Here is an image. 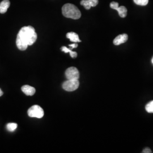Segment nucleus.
<instances>
[{
    "label": "nucleus",
    "mask_w": 153,
    "mask_h": 153,
    "mask_svg": "<svg viewBox=\"0 0 153 153\" xmlns=\"http://www.w3.org/2000/svg\"><path fill=\"white\" fill-rule=\"evenodd\" d=\"M37 39V33L35 28L31 26H25L20 30L17 35L16 44L21 51H25L28 45H31Z\"/></svg>",
    "instance_id": "1"
},
{
    "label": "nucleus",
    "mask_w": 153,
    "mask_h": 153,
    "mask_svg": "<svg viewBox=\"0 0 153 153\" xmlns=\"http://www.w3.org/2000/svg\"><path fill=\"white\" fill-rule=\"evenodd\" d=\"M63 16L73 19H78L81 16V13L76 6L71 4H66L62 7Z\"/></svg>",
    "instance_id": "2"
},
{
    "label": "nucleus",
    "mask_w": 153,
    "mask_h": 153,
    "mask_svg": "<svg viewBox=\"0 0 153 153\" xmlns=\"http://www.w3.org/2000/svg\"><path fill=\"white\" fill-rule=\"evenodd\" d=\"M28 115L31 117L41 119L44 116V110L38 105H34L28 110Z\"/></svg>",
    "instance_id": "3"
},
{
    "label": "nucleus",
    "mask_w": 153,
    "mask_h": 153,
    "mask_svg": "<svg viewBox=\"0 0 153 153\" xmlns=\"http://www.w3.org/2000/svg\"><path fill=\"white\" fill-rule=\"evenodd\" d=\"M79 85L78 79H68L62 84V88L67 91H73L76 90Z\"/></svg>",
    "instance_id": "4"
},
{
    "label": "nucleus",
    "mask_w": 153,
    "mask_h": 153,
    "mask_svg": "<svg viewBox=\"0 0 153 153\" xmlns=\"http://www.w3.org/2000/svg\"><path fill=\"white\" fill-rule=\"evenodd\" d=\"M65 76L68 79H78L79 73L75 67H71L66 69Z\"/></svg>",
    "instance_id": "5"
},
{
    "label": "nucleus",
    "mask_w": 153,
    "mask_h": 153,
    "mask_svg": "<svg viewBox=\"0 0 153 153\" xmlns=\"http://www.w3.org/2000/svg\"><path fill=\"white\" fill-rule=\"evenodd\" d=\"M98 0H82L81 5L84 6L86 10H89L91 7H95L98 4Z\"/></svg>",
    "instance_id": "6"
},
{
    "label": "nucleus",
    "mask_w": 153,
    "mask_h": 153,
    "mask_svg": "<svg viewBox=\"0 0 153 153\" xmlns=\"http://www.w3.org/2000/svg\"><path fill=\"white\" fill-rule=\"evenodd\" d=\"M128 39V36L126 33H123L118 35L114 40V44L115 45H119L120 44L126 43Z\"/></svg>",
    "instance_id": "7"
},
{
    "label": "nucleus",
    "mask_w": 153,
    "mask_h": 153,
    "mask_svg": "<svg viewBox=\"0 0 153 153\" xmlns=\"http://www.w3.org/2000/svg\"><path fill=\"white\" fill-rule=\"evenodd\" d=\"M22 91L27 96H33L35 93V88L29 85H25L22 87Z\"/></svg>",
    "instance_id": "8"
},
{
    "label": "nucleus",
    "mask_w": 153,
    "mask_h": 153,
    "mask_svg": "<svg viewBox=\"0 0 153 153\" xmlns=\"http://www.w3.org/2000/svg\"><path fill=\"white\" fill-rule=\"evenodd\" d=\"M10 2L9 0H3L0 3V13L4 14L7 10L8 8L10 7Z\"/></svg>",
    "instance_id": "9"
},
{
    "label": "nucleus",
    "mask_w": 153,
    "mask_h": 153,
    "mask_svg": "<svg viewBox=\"0 0 153 153\" xmlns=\"http://www.w3.org/2000/svg\"><path fill=\"white\" fill-rule=\"evenodd\" d=\"M66 38L69 39L71 42L77 43V42H81V40L79 38L78 35L76 33L74 32H70L66 34Z\"/></svg>",
    "instance_id": "10"
},
{
    "label": "nucleus",
    "mask_w": 153,
    "mask_h": 153,
    "mask_svg": "<svg viewBox=\"0 0 153 153\" xmlns=\"http://www.w3.org/2000/svg\"><path fill=\"white\" fill-rule=\"evenodd\" d=\"M116 10L118 11L119 16L121 18H125L127 16V9L124 6H119Z\"/></svg>",
    "instance_id": "11"
},
{
    "label": "nucleus",
    "mask_w": 153,
    "mask_h": 153,
    "mask_svg": "<svg viewBox=\"0 0 153 153\" xmlns=\"http://www.w3.org/2000/svg\"><path fill=\"white\" fill-rule=\"evenodd\" d=\"M61 51L65 53H69L70 56H71L72 58H76L77 57V53L76 52H73L71 51V49H69L66 47H61Z\"/></svg>",
    "instance_id": "12"
},
{
    "label": "nucleus",
    "mask_w": 153,
    "mask_h": 153,
    "mask_svg": "<svg viewBox=\"0 0 153 153\" xmlns=\"http://www.w3.org/2000/svg\"><path fill=\"white\" fill-rule=\"evenodd\" d=\"M18 125L16 123H9L6 126V128L7 131H14L16 129Z\"/></svg>",
    "instance_id": "13"
},
{
    "label": "nucleus",
    "mask_w": 153,
    "mask_h": 153,
    "mask_svg": "<svg viewBox=\"0 0 153 153\" xmlns=\"http://www.w3.org/2000/svg\"><path fill=\"white\" fill-rule=\"evenodd\" d=\"M145 109L146 111L148 112V113H153V100L150 101L149 103L146 105L145 106Z\"/></svg>",
    "instance_id": "14"
},
{
    "label": "nucleus",
    "mask_w": 153,
    "mask_h": 153,
    "mask_svg": "<svg viewBox=\"0 0 153 153\" xmlns=\"http://www.w3.org/2000/svg\"><path fill=\"white\" fill-rule=\"evenodd\" d=\"M134 2L137 5L146 6L148 5L149 0H133Z\"/></svg>",
    "instance_id": "15"
},
{
    "label": "nucleus",
    "mask_w": 153,
    "mask_h": 153,
    "mask_svg": "<svg viewBox=\"0 0 153 153\" xmlns=\"http://www.w3.org/2000/svg\"><path fill=\"white\" fill-rule=\"evenodd\" d=\"M119 6V3L113 1V2H111V4H110V7L112 9H114V10H116Z\"/></svg>",
    "instance_id": "16"
},
{
    "label": "nucleus",
    "mask_w": 153,
    "mask_h": 153,
    "mask_svg": "<svg viewBox=\"0 0 153 153\" xmlns=\"http://www.w3.org/2000/svg\"><path fill=\"white\" fill-rule=\"evenodd\" d=\"M142 153H152V151L151 150V149L150 148H145L143 151L142 152Z\"/></svg>",
    "instance_id": "17"
},
{
    "label": "nucleus",
    "mask_w": 153,
    "mask_h": 153,
    "mask_svg": "<svg viewBox=\"0 0 153 153\" xmlns=\"http://www.w3.org/2000/svg\"><path fill=\"white\" fill-rule=\"evenodd\" d=\"M69 46L71 47V49H73V48H76L78 47V44H76V43H74V44L69 45Z\"/></svg>",
    "instance_id": "18"
},
{
    "label": "nucleus",
    "mask_w": 153,
    "mask_h": 153,
    "mask_svg": "<svg viewBox=\"0 0 153 153\" xmlns=\"http://www.w3.org/2000/svg\"><path fill=\"white\" fill-rule=\"evenodd\" d=\"M3 94H4V93L2 92V91L1 89L0 88V97H1V96L3 95Z\"/></svg>",
    "instance_id": "19"
},
{
    "label": "nucleus",
    "mask_w": 153,
    "mask_h": 153,
    "mask_svg": "<svg viewBox=\"0 0 153 153\" xmlns=\"http://www.w3.org/2000/svg\"><path fill=\"white\" fill-rule=\"evenodd\" d=\"M152 64H153V58H152Z\"/></svg>",
    "instance_id": "20"
}]
</instances>
